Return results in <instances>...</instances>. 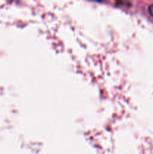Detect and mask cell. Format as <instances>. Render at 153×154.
<instances>
[{
    "mask_svg": "<svg viewBox=\"0 0 153 154\" xmlns=\"http://www.w3.org/2000/svg\"><path fill=\"white\" fill-rule=\"evenodd\" d=\"M148 12L150 15L153 17V4L150 5L148 7Z\"/></svg>",
    "mask_w": 153,
    "mask_h": 154,
    "instance_id": "1",
    "label": "cell"
}]
</instances>
